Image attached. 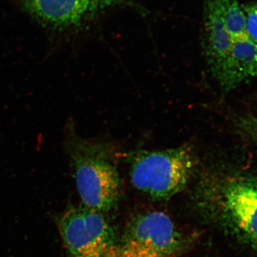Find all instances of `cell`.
I'll return each instance as SVG.
<instances>
[{
    "label": "cell",
    "mask_w": 257,
    "mask_h": 257,
    "mask_svg": "<svg viewBox=\"0 0 257 257\" xmlns=\"http://www.w3.org/2000/svg\"><path fill=\"white\" fill-rule=\"evenodd\" d=\"M63 147L83 207L102 214L110 210L119 200L121 189L111 147L80 136L72 119L64 126Z\"/></svg>",
    "instance_id": "cell-1"
},
{
    "label": "cell",
    "mask_w": 257,
    "mask_h": 257,
    "mask_svg": "<svg viewBox=\"0 0 257 257\" xmlns=\"http://www.w3.org/2000/svg\"><path fill=\"white\" fill-rule=\"evenodd\" d=\"M130 162L134 187L157 199L171 197L181 192L196 167L195 156L189 145L137 152Z\"/></svg>",
    "instance_id": "cell-2"
},
{
    "label": "cell",
    "mask_w": 257,
    "mask_h": 257,
    "mask_svg": "<svg viewBox=\"0 0 257 257\" xmlns=\"http://www.w3.org/2000/svg\"><path fill=\"white\" fill-rule=\"evenodd\" d=\"M59 229L68 257H118L119 245L102 213L71 208L60 218Z\"/></svg>",
    "instance_id": "cell-3"
},
{
    "label": "cell",
    "mask_w": 257,
    "mask_h": 257,
    "mask_svg": "<svg viewBox=\"0 0 257 257\" xmlns=\"http://www.w3.org/2000/svg\"><path fill=\"white\" fill-rule=\"evenodd\" d=\"M179 237L173 222L162 211L139 217L119 245L118 257H177Z\"/></svg>",
    "instance_id": "cell-4"
},
{
    "label": "cell",
    "mask_w": 257,
    "mask_h": 257,
    "mask_svg": "<svg viewBox=\"0 0 257 257\" xmlns=\"http://www.w3.org/2000/svg\"><path fill=\"white\" fill-rule=\"evenodd\" d=\"M223 216L231 229L246 243L257 248V181H229L221 197Z\"/></svg>",
    "instance_id": "cell-5"
},
{
    "label": "cell",
    "mask_w": 257,
    "mask_h": 257,
    "mask_svg": "<svg viewBox=\"0 0 257 257\" xmlns=\"http://www.w3.org/2000/svg\"><path fill=\"white\" fill-rule=\"evenodd\" d=\"M203 47L211 72L224 90L236 87L231 63L233 40L226 30L218 0H207L204 9Z\"/></svg>",
    "instance_id": "cell-6"
},
{
    "label": "cell",
    "mask_w": 257,
    "mask_h": 257,
    "mask_svg": "<svg viewBox=\"0 0 257 257\" xmlns=\"http://www.w3.org/2000/svg\"><path fill=\"white\" fill-rule=\"evenodd\" d=\"M121 0H24V8L40 23L63 31L114 6Z\"/></svg>",
    "instance_id": "cell-7"
},
{
    "label": "cell",
    "mask_w": 257,
    "mask_h": 257,
    "mask_svg": "<svg viewBox=\"0 0 257 257\" xmlns=\"http://www.w3.org/2000/svg\"><path fill=\"white\" fill-rule=\"evenodd\" d=\"M231 63L236 85L245 79H257V45L249 37L233 40Z\"/></svg>",
    "instance_id": "cell-8"
},
{
    "label": "cell",
    "mask_w": 257,
    "mask_h": 257,
    "mask_svg": "<svg viewBox=\"0 0 257 257\" xmlns=\"http://www.w3.org/2000/svg\"><path fill=\"white\" fill-rule=\"evenodd\" d=\"M225 26L232 40L248 36L246 19L242 6L236 0H218Z\"/></svg>",
    "instance_id": "cell-9"
},
{
    "label": "cell",
    "mask_w": 257,
    "mask_h": 257,
    "mask_svg": "<svg viewBox=\"0 0 257 257\" xmlns=\"http://www.w3.org/2000/svg\"><path fill=\"white\" fill-rule=\"evenodd\" d=\"M241 132L257 146V116H246L240 120Z\"/></svg>",
    "instance_id": "cell-10"
},
{
    "label": "cell",
    "mask_w": 257,
    "mask_h": 257,
    "mask_svg": "<svg viewBox=\"0 0 257 257\" xmlns=\"http://www.w3.org/2000/svg\"><path fill=\"white\" fill-rule=\"evenodd\" d=\"M247 28L248 35L257 45V4L248 17Z\"/></svg>",
    "instance_id": "cell-11"
}]
</instances>
